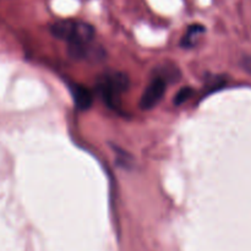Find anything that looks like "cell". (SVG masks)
I'll return each mask as SVG.
<instances>
[{"instance_id":"6da1fadb","label":"cell","mask_w":251,"mask_h":251,"mask_svg":"<svg viewBox=\"0 0 251 251\" xmlns=\"http://www.w3.org/2000/svg\"><path fill=\"white\" fill-rule=\"evenodd\" d=\"M130 86L126 74L120 71H109L103 74L98 80V90L105 104L112 109L120 105V96L126 92Z\"/></svg>"},{"instance_id":"7a4b0ae2","label":"cell","mask_w":251,"mask_h":251,"mask_svg":"<svg viewBox=\"0 0 251 251\" xmlns=\"http://www.w3.org/2000/svg\"><path fill=\"white\" fill-rule=\"evenodd\" d=\"M50 32L54 37L69 42V44L88 43L95 37V28L87 22L75 20H63L51 25Z\"/></svg>"},{"instance_id":"3957f363","label":"cell","mask_w":251,"mask_h":251,"mask_svg":"<svg viewBox=\"0 0 251 251\" xmlns=\"http://www.w3.org/2000/svg\"><path fill=\"white\" fill-rule=\"evenodd\" d=\"M69 55L77 60H88L98 63L105 59V50L98 44L88 42V43L69 44Z\"/></svg>"},{"instance_id":"277c9868","label":"cell","mask_w":251,"mask_h":251,"mask_svg":"<svg viewBox=\"0 0 251 251\" xmlns=\"http://www.w3.org/2000/svg\"><path fill=\"white\" fill-rule=\"evenodd\" d=\"M166 86L167 83L163 82L162 80L153 78L141 96V100H140L141 109L150 110L156 107L163 98L164 92H166Z\"/></svg>"},{"instance_id":"5b68a950","label":"cell","mask_w":251,"mask_h":251,"mask_svg":"<svg viewBox=\"0 0 251 251\" xmlns=\"http://www.w3.org/2000/svg\"><path fill=\"white\" fill-rule=\"evenodd\" d=\"M71 96L78 110H87L92 105L93 95L91 90L82 85H71Z\"/></svg>"},{"instance_id":"8992f818","label":"cell","mask_w":251,"mask_h":251,"mask_svg":"<svg viewBox=\"0 0 251 251\" xmlns=\"http://www.w3.org/2000/svg\"><path fill=\"white\" fill-rule=\"evenodd\" d=\"M154 77L153 78H159L163 82H176V81L180 78V73H179L178 68L176 66H171V65H163L158 66V68L154 70Z\"/></svg>"},{"instance_id":"52a82bcc","label":"cell","mask_w":251,"mask_h":251,"mask_svg":"<svg viewBox=\"0 0 251 251\" xmlns=\"http://www.w3.org/2000/svg\"><path fill=\"white\" fill-rule=\"evenodd\" d=\"M203 32H205V27L201 26V25H191L188 31H186V33L184 34L183 39H181V47H184V48L194 47L198 43L199 38H200Z\"/></svg>"},{"instance_id":"ba28073f","label":"cell","mask_w":251,"mask_h":251,"mask_svg":"<svg viewBox=\"0 0 251 251\" xmlns=\"http://www.w3.org/2000/svg\"><path fill=\"white\" fill-rule=\"evenodd\" d=\"M194 95V90L191 87H183L181 90H179V92L176 95L174 98V104L180 105L183 103H185L186 100H190Z\"/></svg>"},{"instance_id":"9c48e42d","label":"cell","mask_w":251,"mask_h":251,"mask_svg":"<svg viewBox=\"0 0 251 251\" xmlns=\"http://www.w3.org/2000/svg\"><path fill=\"white\" fill-rule=\"evenodd\" d=\"M242 66L248 74L251 75V56H244L242 59Z\"/></svg>"}]
</instances>
